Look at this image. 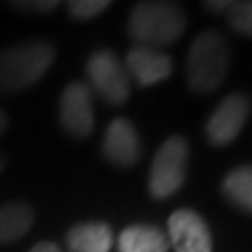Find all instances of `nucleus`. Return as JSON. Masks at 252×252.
Segmentation results:
<instances>
[{
    "mask_svg": "<svg viewBox=\"0 0 252 252\" xmlns=\"http://www.w3.org/2000/svg\"><path fill=\"white\" fill-rule=\"evenodd\" d=\"M229 69V49L219 32H202L187 53V84L210 93L223 84Z\"/></svg>",
    "mask_w": 252,
    "mask_h": 252,
    "instance_id": "obj_1",
    "label": "nucleus"
},
{
    "mask_svg": "<svg viewBox=\"0 0 252 252\" xmlns=\"http://www.w3.org/2000/svg\"><path fill=\"white\" fill-rule=\"evenodd\" d=\"M55 61L53 44L38 40L26 42L0 53V89L21 91L36 84Z\"/></svg>",
    "mask_w": 252,
    "mask_h": 252,
    "instance_id": "obj_2",
    "label": "nucleus"
},
{
    "mask_svg": "<svg viewBox=\"0 0 252 252\" xmlns=\"http://www.w3.org/2000/svg\"><path fill=\"white\" fill-rule=\"evenodd\" d=\"M128 30L143 46H164L181 38L185 30V15L172 2H139L130 13Z\"/></svg>",
    "mask_w": 252,
    "mask_h": 252,
    "instance_id": "obj_3",
    "label": "nucleus"
},
{
    "mask_svg": "<svg viewBox=\"0 0 252 252\" xmlns=\"http://www.w3.org/2000/svg\"><path fill=\"white\" fill-rule=\"evenodd\" d=\"M189 147L183 137H170L156 152L149 170V191L154 198H168L183 185Z\"/></svg>",
    "mask_w": 252,
    "mask_h": 252,
    "instance_id": "obj_4",
    "label": "nucleus"
},
{
    "mask_svg": "<svg viewBox=\"0 0 252 252\" xmlns=\"http://www.w3.org/2000/svg\"><path fill=\"white\" fill-rule=\"evenodd\" d=\"M86 74H89L93 89L109 103L120 105L128 99L130 76L112 51L101 49L93 53L89 63H86Z\"/></svg>",
    "mask_w": 252,
    "mask_h": 252,
    "instance_id": "obj_5",
    "label": "nucleus"
},
{
    "mask_svg": "<svg viewBox=\"0 0 252 252\" xmlns=\"http://www.w3.org/2000/svg\"><path fill=\"white\" fill-rule=\"evenodd\" d=\"M250 112V99L242 93L225 97L206 122V137L215 145H227L240 135Z\"/></svg>",
    "mask_w": 252,
    "mask_h": 252,
    "instance_id": "obj_6",
    "label": "nucleus"
},
{
    "mask_svg": "<svg viewBox=\"0 0 252 252\" xmlns=\"http://www.w3.org/2000/svg\"><path fill=\"white\" fill-rule=\"evenodd\" d=\"M59 118L69 135L86 137L93 130V93L84 82H72L65 86L59 101Z\"/></svg>",
    "mask_w": 252,
    "mask_h": 252,
    "instance_id": "obj_7",
    "label": "nucleus"
},
{
    "mask_svg": "<svg viewBox=\"0 0 252 252\" xmlns=\"http://www.w3.org/2000/svg\"><path fill=\"white\" fill-rule=\"evenodd\" d=\"M168 235L175 252H212V238L198 212L181 208L168 219Z\"/></svg>",
    "mask_w": 252,
    "mask_h": 252,
    "instance_id": "obj_8",
    "label": "nucleus"
},
{
    "mask_svg": "<svg viewBox=\"0 0 252 252\" xmlns=\"http://www.w3.org/2000/svg\"><path fill=\"white\" fill-rule=\"evenodd\" d=\"M126 72L141 86H152L166 80L172 72V63L168 55L160 53L154 46L139 44L126 55Z\"/></svg>",
    "mask_w": 252,
    "mask_h": 252,
    "instance_id": "obj_9",
    "label": "nucleus"
},
{
    "mask_svg": "<svg viewBox=\"0 0 252 252\" xmlns=\"http://www.w3.org/2000/svg\"><path fill=\"white\" fill-rule=\"evenodd\" d=\"M103 154L118 166H132L141 156L139 135L126 118H116L103 137Z\"/></svg>",
    "mask_w": 252,
    "mask_h": 252,
    "instance_id": "obj_10",
    "label": "nucleus"
},
{
    "mask_svg": "<svg viewBox=\"0 0 252 252\" xmlns=\"http://www.w3.org/2000/svg\"><path fill=\"white\" fill-rule=\"evenodd\" d=\"M168 238L158 227L130 225L118 238V252H166Z\"/></svg>",
    "mask_w": 252,
    "mask_h": 252,
    "instance_id": "obj_11",
    "label": "nucleus"
},
{
    "mask_svg": "<svg viewBox=\"0 0 252 252\" xmlns=\"http://www.w3.org/2000/svg\"><path fill=\"white\" fill-rule=\"evenodd\" d=\"M112 244V229L105 223H82L67 233V246L72 252H109Z\"/></svg>",
    "mask_w": 252,
    "mask_h": 252,
    "instance_id": "obj_12",
    "label": "nucleus"
},
{
    "mask_svg": "<svg viewBox=\"0 0 252 252\" xmlns=\"http://www.w3.org/2000/svg\"><path fill=\"white\" fill-rule=\"evenodd\" d=\"M32 223H34V212L28 204L11 202L0 206V242H15L23 238Z\"/></svg>",
    "mask_w": 252,
    "mask_h": 252,
    "instance_id": "obj_13",
    "label": "nucleus"
},
{
    "mask_svg": "<svg viewBox=\"0 0 252 252\" xmlns=\"http://www.w3.org/2000/svg\"><path fill=\"white\" fill-rule=\"evenodd\" d=\"M223 191L235 206L252 212V166L231 170L223 181Z\"/></svg>",
    "mask_w": 252,
    "mask_h": 252,
    "instance_id": "obj_14",
    "label": "nucleus"
},
{
    "mask_svg": "<svg viewBox=\"0 0 252 252\" xmlns=\"http://www.w3.org/2000/svg\"><path fill=\"white\" fill-rule=\"evenodd\" d=\"M227 17L235 32L252 36V0L246 2H231L227 9Z\"/></svg>",
    "mask_w": 252,
    "mask_h": 252,
    "instance_id": "obj_15",
    "label": "nucleus"
},
{
    "mask_svg": "<svg viewBox=\"0 0 252 252\" xmlns=\"http://www.w3.org/2000/svg\"><path fill=\"white\" fill-rule=\"evenodd\" d=\"M107 6V0H74L69 2V15L76 19H91L94 15L103 13Z\"/></svg>",
    "mask_w": 252,
    "mask_h": 252,
    "instance_id": "obj_16",
    "label": "nucleus"
},
{
    "mask_svg": "<svg viewBox=\"0 0 252 252\" xmlns=\"http://www.w3.org/2000/svg\"><path fill=\"white\" fill-rule=\"evenodd\" d=\"M15 6L26 9V11H53L57 6V2H17Z\"/></svg>",
    "mask_w": 252,
    "mask_h": 252,
    "instance_id": "obj_17",
    "label": "nucleus"
},
{
    "mask_svg": "<svg viewBox=\"0 0 252 252\" xmlns=\"http://www.w3.org/2000/svg\"><path fill=\"white\" fill-rule=\"evenodd\" d=\"M30 252H61V250H59L57 244H53V242H40V244H36Z\"/></svg>",
    "mask_w": 252,
    "mask_h": 252,
    "instance_id": "obj_18",
    "label": "nucleus"
},
{
    "mask_svg": "<svg viewBox=\"0 0 252 252\" xmlns=\"http://www.w3.org/2000/svg\"><path fill=\"white\" fill-rule=\"evenodd\" d=\"M229 4L231 2H206V6L210 11H227L229 9Z\"/></svg>",
    "mask_w": 252,
    "mask_h": 252,
    "instance_id": "obj_19",
    "label": "nucleus"
},
{
    "mask_svg": "<svg viewBox=\"0 0 252 252\" xmlns=\"http://www.w3.org/2000/svg\"><path fill=\"white\" fill-rule=\"evenodd\" d=\"M6 128H9V120H6V116H4L2 112H0V135H2V132H4Z\"/></svg>",
    "mask_w": 252,
    "mask_h": 252,
    "instance_id": "obj_20",
    "label": "nucleus"
},
{
    "mask_svg": "<svg viewBox=\"0 0 252 252\" xmlns=\"http://www.w3.org/2000/svg\"><path fill=\"white\" fill-rule=\"evenodd\" d=\"M4 164H6V162H4V158H2V156H0V172H2V168H4Z\"/></svg>",
    "mask_w": 252,
    "mask_h": 252,
    "instance_id": "obj_21",
    "label": "nucleus"
}]
</instances>
